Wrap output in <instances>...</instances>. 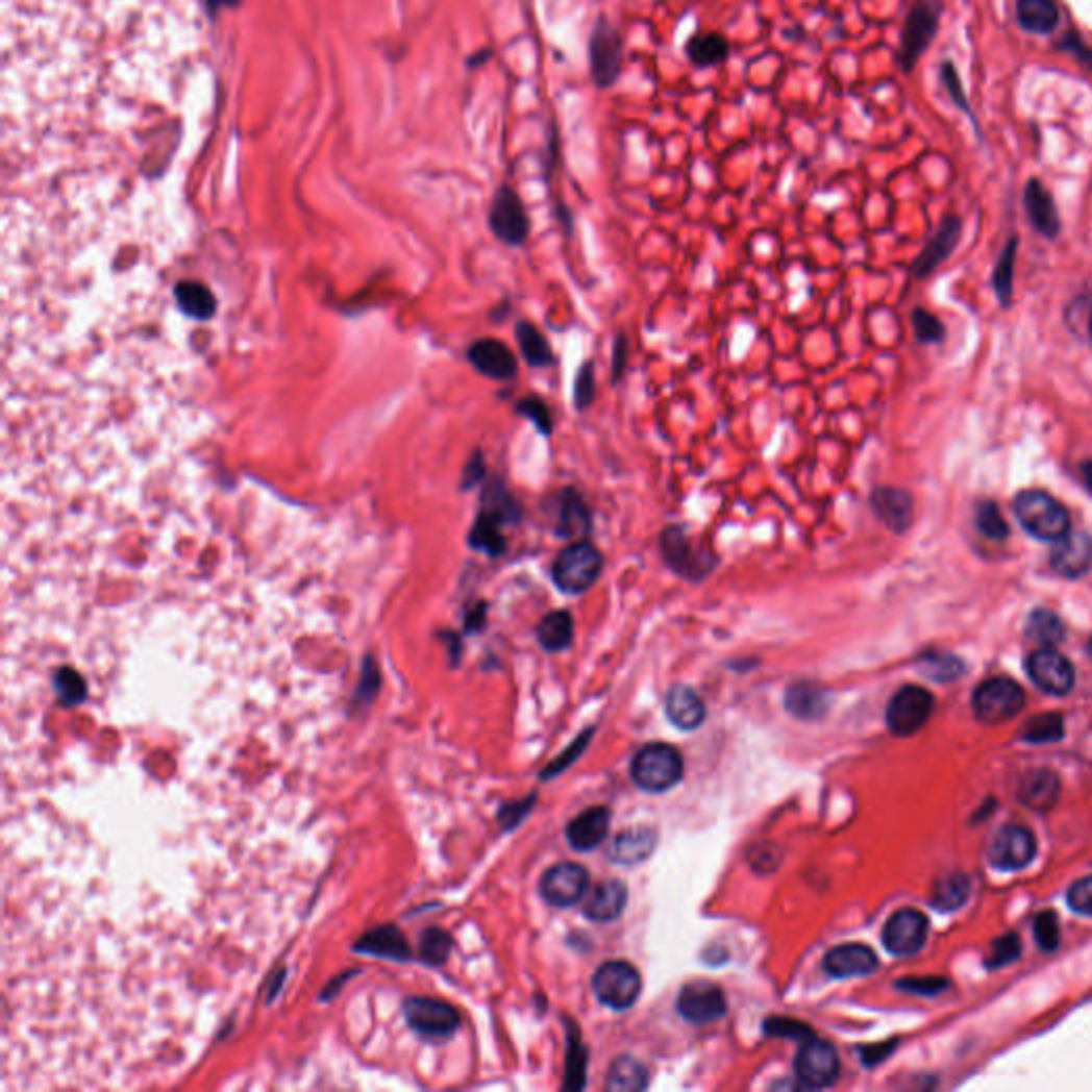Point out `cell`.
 I'll list each match as a JSON object with an SVG mask.
<instances>
[{
  "instance_id": "1",
  "label": "cell",
  "mask_w": 1092,
  "mask_h": 1092,
  "mask_svg": "<svg viewBox=\"0 0 1092 1092\" xmlns=\"http://www.w3.org/2000/svg\"><path fill=\"white\" fill-rule=\"evenodd\" d=\"M660 553L664 564L680 578L700 582L713 574L719 564L717 553L706 544H696L682 525H668L660 536Z\"/></svg>"
},
{
  "instance_id": "2",
  "label": "cell",
  "mask_w": 1092,
  "mask_h": 1092,
  "mask_svg": "<svg viewBox=\"0 0 1092 1092\" xmlns=\"http://www.w3.org/2000/svg\"><path fill=\"white\" fill-rule=\"evenodd\" d=\"M604 568V555L587 540L568 544L553 564V580L568 596H580L596 585Z\"/></svg>"
},
{
  "instance_id": "3",
  "label": "cell",
  "mask_w": 1092,
  "mask_h": 1092,
  "mask_svg": "<svg viewBox=\"0 0 1092 1092\" xmlns=\"http://www.w3.org/2000/svg\"><path fill=\"white\" fill-rule=\"evenodd\" d=\"M941 11L943 5L939 0H916L912 9H909L896 54V63L902 73H912L918 60L928 50V45L935 41L941 22Z\"/></svg>"
},
{
  "instance_id": "4",
  "label": "cell",
  "mask_w": 1092,
  "mask_h": 1092,
  "mask_svg": "<svg viewBox=\"0 0 1092 1092\" xmlns=\"http://www.w3.org/2000/svg\"><path fill=\"white\" fill-rule=\"evenodd\" d=\"M1016 517L1022 527L1039 540H1061L1069 533L1071 521L1067 508L1048 493L1031 489L1016 497Z\"/></svg>"
},
{
  "instance_id": "5",
  "label": "cell",
  "mask_w": 1092,
  "mask_h": 1092,
  "mask_svg": "<svg viewBox=\"0 0 1092 1092\" xmlns=\"http://www.w3.org/2000/svg\"><path fill=\"white\" fill-rule=\"evenodd\" d=\"M682 777V758L666 743H653L636 753L631 762V779L645 792L657 794L674 788Z\"/></svg>"
},
{
  "instance_id": "6",
  "label": "cell",
  "mask_w": 1092,
  "mask_h": 1092,
  "mask_svg": "<svg viewBox=\"0 0 1092 1092\" xmlns=\"http://www.w3.org/2000/svg\"><path fill=\"white\" fill-rule=\"evenodd\" d=\"M623 69V34L604 16L598 18L589 34V73L596 88L606 90L617 83Z\"/></svg>"
},
{
  "instance_id": "7",
  "label": "cell",
  "mask_w": 1092,
  "mask_h": 1092,
  "mask_svg": "<svg viewBox=\"0 0 1092 1092\" xmlns=\"http://www.w3.org/2000/svg\"><path fill=\"white\" fill-rule=\"evenodd\" d=\"M1026 704V696L1016 680L994 676L984 680L973 694V713L984 723H1003L1016 717Z\"/></svg>"
},
{
  "instance_id": "8",
  "label": "cell",
  "mask_w": 1092,
  "mask_h": 1092,
  "mask_svg": "<svg viewBox=\"0 0 1092 1092\" xmlns=\"http://www.w3.org/2000/svg\"><path fill=\"white\" fill-rule=\"evenodd\" d=\"M489 226L493 235L508 246H523L527 242L531 220L515 189L506 184L497 189L489 209Z\"/></svg>"
},
{
  "instance_id": "9",
  "label": "cell",
  "mask_w": 1092,
  "mask_h": 1092,
  "mask_svg": "<svg viewBox=\"0 0 1092 1092\" xmlns=\"http://www.w3.org/2000/svg\"><path fill=\"white\" fill-rule=\"evenodd\" d=\"M935 709V698L928 690L920 686H904L900 688L888 709H886V721L890 733L896 737H912L920 727L928 721Z\"/></svg>"
},
{
  "instance_id": "10",
  "label": "cell",
  "mask_w": 1092,
  "mask_h": 1092,
  "mask_svg": "<svg viewBox=\"0 0 1092 1092\" xmlns=\"http://www.w3.org/2000/svg\"><path fill=\"white\" fill-rule=\"evenodd\" d=\"M594 992L606 1008L629 1010L641 996V975L629 963H606L594 975Z\"/></svg>"
},
{
  "instance_id": "11",
  "label": "cell",
  "mask_w": 1092,
  "mask_h": 1092,
  "mask_svg": "<svg viewBox=\"0 0 1092 1092\" xmlns=\"http://www.w3.org/2000/svg\"><path fill=\"white\" fill-rule=\"evenodd\" d=\"M841 1061L830 1041L804 1039L796 1057V1075L806 1088H828L839 1079Z\"/></svg>"
},
{
  "instance_id": "12",
  "label": "cell",
  "mask_w": 1092,
  "mask_h": 1092,
  "mask_svg": "<svg viewBox=\"0 0 1092 1092\" xmlns=\"http://www.w3.org/2000/svg\"><path fill=\"white\" fill-rule=\"evenodd\" d=\"M407 1024L413 1026L419 1035L429 1039H444L450 1037L454 1031L460 1028V1012L452 1006L444 1003L438 998L427 996H415L409 998L403 1008Z\"/></svg>"
},
{
  "instance_id": "13",
  "label": "cell",
  "mask_w": 1092,
  "mask_h": 1092,
  "mask_svg": "<svg viewBox=\"0 0 1092 1092\" xmlns=\"http://www.w3.org/2000/svg\"><path fill=\"white\" fill-rule=\"evenodd\" d=\"M1026 670L1035 686L1045 694L1065 696L1073 690V666L1063 653L1054 651L1052 647H1041L1035 653H1031Z\"/></svg>"
},
{
  "instance_id": "14",
  "label": "cell",
  "mask_w": 1092,
  "mask_h": 1092,
  "mask_svg": "<svg viewBox=\"0 0 1092 1092\" xmlns=\"http://www.w3.org/2000/svg\"><path fill=\"white\" fill-rule=\"evenodd\" d=\"M1035 853L1037 843L1028 828L1006 826L994 835L988 849V860L998 871H1020L1028 867Z\"/></svg>"
},
{
  "instance_id": "15",
  "label": "cell",
  "mask_w": 1092,
  "mask_h": 1092,
  "mask_svg": "<svg viewBox=\"0 0 1092 1092\" xmlns=\"http://www.w3.org/2000/svg\"><path fill=\"white\" fill-rule=\"evenodd\" d=\"M928 935V920L918 909H898V912L884 926V945L890 953L907 959V955L918 953Z\"/></svg>"
},
{
  "instance_id": "16",
  "label": "cell",
  "mask_w": 1092,
  "mask_h": 1092,
  "mask_svg": "<svg viewBox=\"0 0 1092 1092\" xmlns=\"http://www.w3.org/2000/svg\"><path fill=\"white\" fill-rule=\"evenodd\" d=\"M589 892V875L580 864L562 862L546 871L540 879L542 898L553 907H572Z\"/></svg>"
},
{
  "instance_id": "17",
  "label": "cell",
  "mask_w": 1092,
  "mask_h": 1092,
  "mask_svg": "<svg viewBox=\"0 0 1092 1092\" xmlns=\"http://www.w3.org/2000/svg\"><path fill=\"white\" fill-rule=\"evenodd\" d=\"M676 1008L682 1018L696 1026L717 1022L727 1012L723 992L709 982H694L682 988L676 1000Z\"/></svg>"
},
{
  "instance_id": "18",
  "label": "cell",
  "mask_w": 1092,
  "mask_h": 1092,
  "mask_svg": "<svg viewBox=\"0 0 1092 1092\" xmlns=\"http://www.w3.org/2000/svg\"><path fill=\"white\" fill-rule=\"evenodd\" d=\"M871 508L894 533H904L914 523V497L898 487H877L871 493Z\"/></svg>"
},
{
  "instance_id": "19",
  "label": "cell",
  "mask_w": 1092,
  "mask_h": 1092,
  "mask_svg": "<svg viewBox=\"0 0 1092 1092\" xmlns=\"http://www.w3.org/2000/svg\"><path fill=\"white\" fill-rule=\"evenodd\" d=\"M879 967L877 955L871 947L862 943H845L830 949L824 955V969L830 977L847 979L871 975Z\"/></svg>"
},
{
  "instance_id": "20",
  "label": "cell",
  "mask_w": 1092,
  "mask_h": 1092,
  "mask_svg": "<svg viewBox=\"0 0 1092 1092\" xmlns=\"http://www.w3.org/2000/svg\"><path fill=\"white\" fill-rule=\"evenodd\" d=\"M472 366L491 380H511L517 376L519 363L513 350L499 340H480L468 352Z\"/></svg>"
},
{
  "instance_id": "21",
  "label": "cell",
  "mask_w": 1092,
  "mask_h": 1092,
  "mask_svg": "<svg viewBox=\"0 0 1092 1092\" xmlns=\"http://www.w3.org/2000/svg\"><path fill=\"white\" fill-rule=\"evenodd\" d=\"M1050 564L1061 576H1084L1092 566V538L1086 533L1063 536L1057 540Z\"/></svg>"
},
{
  "instance_id": "22",
  "label": "cell",
  "mask_w": 1092,
  "mask_h": 1092,
  "mask_svg": "<svg viewBox=\"0 0 1092 1092\" xmlns=\"http://www.w3.org/2000/svg\"><path fill=\"white\" fill-rule=\"evenodd\" d=\"M609 828L611 811L606 806H591L572 819L566 835L576 851H591L609 837Z\"/></svg>"
},
{
  "instance_id": "23",
  "label": "cell",
  "mask_w": 1092,
  "mask_h": 1092,
  "mask_svg": "<svg viewBox=\"0 0 1092 1092\" xmlns=\"http://www.w3.org/2000/svg\"><path fill=\"white\" fill-rule=\"evenodd\" d=\"M555 533L572 542L585 540L591 533V513L580 493L572 487L564 489L557 497V523Z\"/></svg>"
},
{
  "instance_id": "24",
  "label": "cell",
  "mask_w": 1092,
  "mask_h": 1092,
  "mask_svg": "<svg viewBox=\"0 0 1092 1092\" xmlns=\"http://www.w3.org/2000/svg\"><path fill=\"white\" fill-rule=\"evenodd\" d=\"M1024 207H1026L1028 220L1033 222V226L1041 235L1054 240L1061 233V218H1059L1054 199L1048 191H1045L1041 181L1031 179L1026 184Z\"/></svg>"
},
{
  "instance_id": "25",
  "label": "cell",
  "mask_w": 1092,
  "mask_h": 1092,
  "mask_svg": "<svg viewBox=\"0 0 1092 1092\" xmlns=\"http://www.w3.org/2000/svg\"><path fill=\"white\" fill-rule=\"evenodd\" d=\"M625 902H627V888L617 879H609V882L598 884L591 892H587L585 916L594 922H613L623 914Z\"/></svg>"
},
{
  "instance_id": "26",
  "label": "cell",
  "mask_w": 1092,
  "mask_h": 1092,
  "mask_svg": "<svg viewBox=\"0 0 1092 1092\" xmlns=\"http://www.w3.org/2000/svg\"><path fill=\"white\" fill-rule=\"evenodd\" d=\"M961 229H963V224L955 216H947L941 222L939 231L935 233V238L928 242V246L924 248V252L918 256V260L914 265V273H916L918 278L928 276L930 271H935L949 256L953 246L959 244Z\"/></svg>"
},
{
  "instance_id": "27",
  "label": "cell",
  "mask_w": 1092,
  "mask_h": 1092,
  "mask_svg": "<svg viewBox=\"0 0 1092 1092\" xmlns=\"http://www.w3.org/2000/svg\"><path fill=\"white\" fill-rule=\"evenodd\" d=\"M1061 796V781L1048 768H1039L1024 777L1018 798L1033 811H1048Z\"/></svg>"
},
{
  "instance_id": "28",
  "label": "cell",
  "mask_w": 1092,
  "mask_h": 1092,
  "mask_svg": "<svg viewBox=\"0 0 1092 1092\" xmlns=\"http://www.w3.org/2000/svg\"><path fill=\"white\" fill-rule=\"evenodd\" d=\"M666 713L670 721L680 730H696L706 717L704 702L700 696L686 686H674L666 696Z\"/></svg>"
},
{
  "instance_id": "29",
  "label": "cell",
  "mask_w": 1092,
  "mask_h": 1092,
  "mask_svg": "<svg viewBox=\"0 0 1092 1092\" xmlns=\"http://www.w3.org/2000/svg\"><path fill=\"white\" fill-rule=\"evenodd\" d=\"M686 56L698 69H711L730 58V41L721 32H696L686 41Z\"/></svg>"
},
{
  "instance_id": "30",
  "label": "cell",
  "mask_w": 1092,
  "mask_h": 1092,
  "mask_svg": "<svg viewBox=\"0 0 1092 1092\" xmlns=\"http://www.w3.org/2000/svg\"><path fill=\"white\" fill-rule=\"evenodd\" d=\"M655 843H657V837L651 828H645V826L629 828L613 841L609 849V858L617 864H639L651 855V851L655 849Z\"/></svg>"
},
{
  "instance_id": "31",
  "label": "cell",
  "mask_w": 1092,
  "mask_h": 1092,
  "mask_svg": "<svg viewBox=\"0 0 1092 1092\" xmlns=\"http://www.w3.org/2000/svg\"><path fill=\"white\" fill-rule=\"evenodd\" d=\"M356 951L380 955V959H393V961H407L409 959V945L405 937L395 926H380L376 930H370L356 945Z\"/></svg>"
},
{
  "instance_id": "32",
  "label": "cell",
  "mask_w": 1092,
  "mask_h": 1092,
  "mask_svg": "<svg viewBox=\"0 0 1092 1092\" xmlns=\"http://www.w3.org/2000/svg\"><path fill=\"white\" fill-rule=\"evenodd\" d=\"M538 643L544 651H566L574 641V621L568 611H553L538 623Z\"/></svg>"
},
{
  "instance_id": "33",
  "label": "cell",
  "mask_w": 1092,
  "mask_h": 1092,
  "mask_svg": "<svg viewBox=\"0 0 1092 1092\" xmlns=\"http://www.w3.org/2000/svg\"><path fill=\"white\" fill-rule=\"evenodd\" d=\"M1018 22L1033 34H1050L1059 26V7L1054 0H1018Z\"/></svg>"
},
{
  "instance_id": "34",
  "label": "cell",
  "mask_w": 1092,
  "mask_h": 1092,
  "mask_svg": "<svg viewBox=\"0 0 1092 1092\" xmlns=\"http://www.w3.org/2000/svg\"><path fill=\"white\" fill-rule=\"evenodd\" d=\"M786 709L796 719H819L828 711V696L811 682H798L786 692Z\"/></svg>"
},
{
  "instance_id": "35",
  "label": "cell",
  "mask_w": 1092,
  "mask_h": 1092,
  "mask_svg": "<svg viewBox=\"0 0 1092 1092\" xmlns=\"http://www.w3.org/2000/svg\"><path fill=\"white\" fill-rule=\"evenodd\" d=\"M649 1084V1073L643 1063L631 1057H619L609 1071L606 1088L611 1092H639Z\"/></svg>"
},
{
  "instance_id": "36",
  "label": "cell",
  "mask_w": 1092,
  "mask_h": 1092,
  "mask_svg": "<svg viewBox=\"0 0 1092 1092\" xmlns=\"http://www.w3.org/2000/svg\"><path fill=\"white\" fill-rule=\"evenodd\" d=\"M517 342H519L523 358L529 363L531 368H549L555 363L549 340L544 338V333L536 325L521 321L517 325Z\"/></svg>"
},
{
  "instance_id": "37",
  "label": "cell",
  "mask_w": 1092,
  "mask_h": 1092,
  "mask_svg": "<svg viewBox=\"0 0 1092 1092\" xmlns=\"http://www.w3.org/2000/svg\"><path fill=\"white\" fill-rule=\"evenodd\" d=\"M1026 636L1041 647H1054L1065 639V625L1057 613L1037 609L1026 621Z\"/></svg>"
},
{
  "instance_id": "38",
  "label": "cell",
  "mask_w": 1092,
  "mask_h": 1092,
  "mask_svg": "<svg viewBox=\"0 0 1092 1092\" xmlns=\"http://www.w3.org/2000/svg\"><path fill=\"white\" fill-rule=\"evenodd\" d=\"M502 525H504L502 519H497L495 515L482 511V515L478 517V521H476V525L472 529V536H470V542H472L474 549L485 551L491 557L502 555L506 551V540L502 536Z\"/></svg>"
},
{
  "instance_id": "39",
  "label": "cell",
  "mask_w": 1092,
  "mask_h": 1092,
  "mask_svg": "<svg viewBox=\"0 0 1092 1092\" xmlns=\"http://www.w3.org/2000/svg\"><path fill=\"white\" fill-rule=\"evenodd\" d=\"M971 894V882L965 873H951L937 882L933 890V907L939 912H953L961 909Z\"/></svg>"
},
{
  "instance_id": "40",
  "label": "cell",
  "mask_w": 1092,
  "mask_h": 1092,
  "mask_svg": "<svg viewBox=\"0 0 1092 1092\" xmlns=\"http://www.w3.org/2000/svg\"><path fill=\"white\" fill-rule=\"evenodd\" d=\"M485 511L504 523H517L521 519V506L499 480L491 482L485 491Z\"/></svg>"
},
{
  "instance_id": "41",
  "label": "cell",
  "mask_w": 1092,
  "mask_h": 1092,
  "mask_svg": "<svg viewBox=\"0 0 1092 1092\" xmlns=\"http://www.w3.org/2000/svg\"><path fill=\"white\" fill-rule=\"evenodd\" d=\"M1065 735V721L1059 713L1035 715L1022 730V739L1028 743H1054Z\"/></svg>"
},
{
  "instance_id": "42",
  "label": "cell",
  "mask_w": 1092,
  "mask_h": 1092,
  "mask_svg": "<svg viewBox=\"0 0 1092 1092\" xmlns=\"http://www.w3.org/2000/svg\"><path fill=\"white\" fill-rule=\"evenodd\" d=\"M452 949V939L440 930V928H429L423 933L421 937V959L431 965V967H438L442 965L448 953Z\"/></svg>"
},
{
  "instance_id": "43",
  "label": "cell",
  "mask_w": 1092,
  "mask_h": 1092,
  "mask_svg": "<svg viewBox=\"0 0 1092 1092\" xmlns=\"http://www.w3.org/2000/svg\"><path fill=\"white\" fill-rule=\"evenodd\" d=\"M922 670L926 672V676L939 680V682H949L953 678H959L963 672H965V666L959 657L953 655H945V653H933V655H926L922 660Z\"/></svg>"
},
{
  "instance_id": "44",
  "label": "cell",
  "mask_w": 1092,
  "mask_h": 1092,
  "mask_svg": "<svg viewBox=\"0 0 1092 1092\" xmlns=\"http://www.w3.org/2000/svg\"><path fill=\"white\" fill-rule=\"evenodd\" d=\"M1020 951H1022V945H1020V939H1018L1016 933H1008L1003 937H998L992 943V947H990L986 967L988 969L1008 967V965H1012V963H1016L1020 959Z\"/></svg>"
},
{
  "instance_id": "45",
  "label": "cell",
  "mask_w": 1092,
  "mask_h": 1092,
  "mask_svg": "<svg viewBox=\"0 0 1092 1092\" xmlns=\"http://www.w3.org/2000/svg\"><path fill=\"white\" fill-rule=\"evenodd\" d=\"M975 523H977V529L986 538H992V540H1003L1010 533V527L1003 521V515H1000V511H998V506L994 502H982L977 506Z\"/></svg>"
},
{
  "instance_id": "46",
  "label": "cell",
  "mask_w": 1092,
  "mask_h": 1092,
  "mask_svg": "<svg viewBox=\"0 0 1092 1092\" xmlns=\"http://www.w3.org/2000/svg\"><path fill=\"white\" fill-rule=\"evenodd\" d=\"M517 413L525 419H529L533 423V427L542 433V436H551L553 431V417H551V409L549 405H546L540 397H525L517 403Z\"/></svg>"
},
{
  "instance_id": "47",
  "label": "cell",
  "mask_w": 1092,
  "mask_h": 1092,
  "mask_svg": "<svg viewBox=\"0 0 1092 1092\" xmlns=\"http://www.w3.org/2000/svg\"><path fill=\"white\" fill-rule=\"evenodd\" d=\"M54 688L63 704H77L85 696V682L79 676V672L71 668H63L54 676Z\"/></svg>"
},
{
  "instance_id": "48",
  "label": "cell",
  "mask_w": 1092,
  "mask_h": 1092,
  "mask_svg": "<svg viewBox=\"0 0 1092 1092\" xmlns=\"http://www.w3.org/2000/svg\"><path fill=\"white\" fill-rule=\"evenodd\" d=\"M596 399V368L591 361H585L576 378H574V405L576 409H587Z\"/></svg>"
},
{
  "instance_id": "49",
  "label": "cell",
  "mask_w": 1092,
  "mask_h": 1092,
  "mask_svg": "<svg viewBox=\"0 0 1092 1092\" xmlns=\"http://www.w3.org/2000/svg\"><path fill=\"white\" fill-rule=\"evenodd\" d=\"M1035 939L1043 951H1054L1061 943V926L1054 912H1041L1035 918Z\"/></svg>"
},
{
  "instance_id": "50",
  "label": "cell",
  "mask_w": 1092,
  "mask_h": 1092,
  "mask_svg": "<svg viewBox=\"0 0 1092 1092\" xmlns=\"http://www.w3.org/2000/svg\"><path fill=\"white\" fill-rule=\"evenodd\" d=\"M1014 258H1016V240L1010 242L1003 256H1000L994 271V289L1000 301L1008 303L1012 297V278H1014Z\"/></svg>"
},
{
  "instance_id": "51",
  "label": "cell",
  "mask_w": 1092,
  "mask_h": 1092,
  "mask_svg": "<svg viewBox=\"0 0 1092 1092\" xmlns=\"http://www.w3.org/2000/svg\"><path fill=\"white\" fill-rule=\"evenodd\" d=\"M941 81H943L945 90L949 93L953 105H959V107H961L969 118H973V124H975V116H973V111H971V107H969L967 95H965V90H963L961 75H959V71H955V67H953L949 60H945V63L941 65Z\"/></svg>"
},
{
  "instance_id": "52",
  "label": "cell",
  "mask_w": 1092,
  "mask_h": 1092,
  "mask_svg": "<svg viewBox=\"0 0 1092 1092\" xmlns=\"http://www.w3.org/2000/svg\"><path fill=\"white\" fill-rule=\"evenodd\" d=\"M1067 902L1079 916H1092V875L1075 882L1067 892Z\"/></svg>"
},
{
  "instance_id": "53",
  "label": "cell",
  "mask_w": 1092,
  "mask_h": 1092,
  "mask_svg": "<svg viewBox=\"0 0 1092 1092\" xmlns=\"http://www.w3.org/2000/svg\"><path fill=\"white\" fill-rule=\"evenodd\" d=\"M764 1028L770 1035L788 1037V1039H811L813 1037V1031L804 1022L790 1020V1018H770L766 1020Z\"/></svg>"
},
{
  "instance_id": "54",
  "label": "cell",
  "mask_w": 1092,
  "mask_h": 1092,
  "mask_svg": "<svg viewBox=\"0 0 1092 1092\" xmlns=\"http://www.w3.org/2000/svg\"><path fill=\"white\" fill-rule=\"evenodd\" d=\"M914 329H916V336L920 342L924 344H930V342H939L943 338V325L937 321V318L924 309H916L914 312Z\"/></svg>"
},
{
  "instance_id": "55",
  "label": "cell",
  "mask_w": 1092,
  "mask_h": 1092,
  "mask_svg": "<svg viewBox=\"0 0 1092 1092\" xmlns=\"http://www.w3.org/2000/svg\"><path fill=\"white\" fill-rule=\"evenodd\" d=\"M585 1050L580 1048L578 1037L570 1039V1054H568V1082L566 1088H582L585 1084Z\"/></svg>"
},
{
  "instance_id": "56",
  "label": "cell",
  "mask_w": 1092,
  "mask_h": 1092,
  "mask_svg": "<svg viewBox=\"0 0 1092 1092\" xmlns=\"http://www.w3.org/2000/svg\"><path fill=\"white\" fill-rule=\"evenodd\" d=\"M898 988H902L904 992H914V994H924V996H930V994H939L947 988V979H941V977H912V979H900L896 984Z\"/></svg>"
},
{
  "instance_id": "57",
  "label": "cell",
  "mask_w": 1092,
  "mask_h": 1092,
  "mask_svg": "<svg viewBox=\"0 0 1092 1092\" xmlns=\"http://www.w3.org/2000/svg\"><path fill=\"white\" fill-rule=\"evenodd\" d=\"M1059 48L1063 52L1073 54L1079 60V65H1084L1088 71H1092V50L1079 39L1077 32H1067L1065 39L1059 43Z\"/></svg>"
},
{
  "instance_id": "58",
  "label": "cell",
  "mask_w": 1092,
  "mask_h": 1092,
  "mask_svg": "<svg viewBox=\"0 0 1092 1092\" xmlns=\"http://www.w3.org/2000/svg\"><path fill=\"white\" fill-rule=\"evenodd\" d=\"M378 692V670L374 664H366V668H363V678H361V686H358V692H356V702H372V698L376 696Z\"/></svg>"
},
{
  "instance_id": "59",
  "label": "cell",
  "mask_w": 1092,
  "mask_h": 1092,
  "mask_svg": "<svg viewBox=\"0 0 1092 1092\" xmlns=\"http://www.w3.org/2000/svg\"><path fill=\"white\" fill-rule=\"evenodd\" d=\"M625 358H627V340L625 336H619L613 348V382H617L625 370Z\"/></svg>"
},
{
  "instance_id": "60",
  "label": "cell",
  "mask_w": 1092,
  "mask_h": 1092,
  "mask_svg": "<svg viewBox=\"0 0 1092 1092\" xmlns=\"http://www.w3.org/2000/svg\"><path fill=\"white\" fill-rule=\"evenodd\" d=\"M894 1050V1043H884V1045H873V1048H864L862 1050V1059L867 1065H877L879 1061H884L890 1052Z\"/></svg>"
},
{
  "instance_id": "61",
  "label": "cell",
  "mask_w": 1092,
  "mask_h": 1092,
  "mask_svg": "<svg viewBox=\"0 0 1092 1092\" xmlns=\"http://www.w3.org/2000/svg\"><path fill=\"white\" fill-rule=\"evenodd\" d=\"M1079 470H1082V480H1084V485L1092 491V462L1084 464Z\"/></svg>"
},
{
  "instance_id": "62",
  "label": "cell",
  "mask_w": 1092,
  "mask_h": 1092,
  "mask_svg": "<svg viewBox=\"0 0 1092 1092\" xmlns=\"http://www.w3.org/2000/svg\"><path fill=\"white\" fill-rule=\"evenodd\" d=\"M1088 329H1090V338H1092V314H1090V323H1088Z\"/></svg>"
},
{
  "instance_id": "63",
  "label": "cell",
  "mask_w": 1092,
  "mask_h": 1092,
  "mask_svg": "<svg viewBox=\"0 0 1092 1092\" xmlns=\"http://www.w3.org/2000/svg\"><path fill=\"white\" fill-rule=\"evenodd\" d=\"M1088 653H1090V657H1092V639H1090V643H1088Z\"/></svg>"
}]
</instances>
